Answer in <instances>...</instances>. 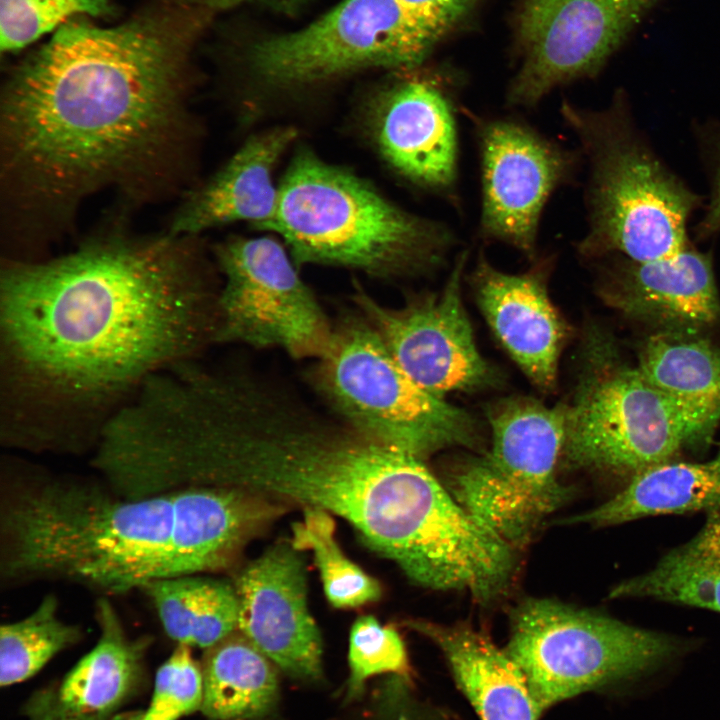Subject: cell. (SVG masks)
Listing matches in <instances>:
<instances>
[{"mask_svg":"<svg viewBox=\"0 0 720 720\" xmlns=\"http://www.w3.org/2000/svg\"><path fill=\"white\" fill-rule=\"evenodd\" d=\"M220 289L194 236L107 232L0 276V432L30 451L95 447L152 376L217 342Z\"/></svg>","mask_w":720,"mask_h":720,"instance_id":"1","label":"cell"},{"mask_svg":"<svg viewBox=\"0 0 720 720\" xmlns=\"http://www.w3.org/2000/svg\"><path fill=\"white\" fill-rule=\"evenodd\" d=\"M204 11L167 0L111 27L74 19L16 68L1 100L2 170L25 209L63 213L158 172L184 136Z\"/></svg>","mask_w":720,"mask_h":720,"instance_id":"2","label":"cell"},{"mask_svg":"<svg viewBox=\"0 0 720 720\" xmlns=\"http://www.w3.org/2000/svg\"><path fill=\"white\" fill-rule=\"evenodd\" d=\"M200 482L316 507L347 520L416 584L462 557L472 519L423 459L331 423L253 378L211 404L197 449Z\"/></svg>","mask_w":720,"mask_h":720,"instance_id":"3","label":"cell"},{"mask_svg":"<svg viewBox=\"0 0 720 720\" xmlns=\"http://www.w3.org/2000/svg\"><path fill=\"white\" fill-rule=\"evenodd\" d=\"M171 522V493L130 499L85 481L39 480L2 505L1 576L111 595L141 589L155 579Z\"/></svg>","mask_w":720,"mask_h":720,"instance_id":"4","label":"cell"},{"mask_svg":"<svg viewBox=\"0 0 720 720\" xmlns=\"http://www.w3.org/2000/svg\"><path fill=\"white\" fill-rule=\"evenodd\" d=\"M263 229L278 232L298 262L380 276L433 267L453 242L446 226L406 212L308 151L289 166L275 215Z\"/></svg>","mask_w":720,"mask_h":720,"instance_id":"5","label":"cell"},{"mask_svg":"<svg viewBox=\"0 0 720 720\" xmlns=\"http://www.w3.org/2000/svg\"><path fill=\"white\" fill-rule=\"evenodd\" d=\"M567 405L563 454L574 467L630 478L701 451L713 440L720 406L677 397L652 383L622 357L612 337L590 326Z\"/></svg>","mask_w":720,"mask_h":720,"instance_id":"6","label":"cell"},{"mask_svg":"<svg viewBox=\"0 0 720 720\" xmlns=\"http://www.w3.org/2000/svg\"><path fill=\"white\" fill-rule=\"evenodd\" d=\"M561 114L589 161V228L579 251L645 262L688 248L687 224L697 196L636 134L627 116L616 105L597 112L567 102Z\"/></svg>","mask_w":720,"mask_h":720,"instance_id":"7","label":"cell"},{"mask_svg":"<svg viewBox=\"0 0 720 720\" xmlns=\"http://www.w3.org/2000/svg\"><path fill=\"white\" fill-rule=\"evenodd\" d=\"M318 359L320 390L361 434L421 459L476 443L473 418L414 382L366 318L333 328Z\"/></svg>","mask_w":720,"mask_h":720,"instance_id":"8","label":"cell"},{"mask_svg":"<svg viewBox=\"0 0 720 720\" xmlns=\"http://www.w3.org/2000/svg\"><path fill=\"white\" fill-rule=\"evenodd\" d=\"M681 649L664 633L555 600L527 599L512 613L504 650L541 714L583 692L638 678Z\"/></svg>","mask_w":720,"mask_h":720,"instance_id":"9","label":"cell"},{"mask_svg":"<svg viewBox=\"0 0 720 720\" xmlns=\"http://www.w3.org/2000/svg\"><path fill=\"white\" fill-rule=\"evenodd\" d=\"M488 453L456 477L453 496L511 547L525 544L566 499L556 476L563 454L567 405L512 397L488 411Z\"/></svg>","mask_w":720,"mask_h":720,"instance_id":"10","label":"cell"},{"mask_svg":"<svg viewBox=\"0 0 720 720\" xmlns=\"http://www.w3.org/2000/svg\"><path fill=\"white\" fill-rule=\"evenodd\" d=\"M436 41L398 0H343L303 29L257 44L252 63L272 83L306 84L368 67L412 68Z\"/></svg>","mask_w":720,"mask_h":720,"instance_id":"11","label":"cell"},{"mask_svg":"<svg viewBox=\"0 0 720 720\" xmlns=\"http://www.w3.org/2000/svg\"><path fill=\"white\" fill-rule=\"evenodd\" d=\"M216 256L224 274L217 342L275 347L297 358L324 353L333 328L279 242L235 238Z\"/></svg>","mask_w":720,"mask_h":720,"instance_id":"12","label":"cell"},{"mask_svg":"<svg viewBox=\"0 0 720 720\" xmlns=\"http://www.w3.org/2000/svg\"><path fill=\"white\" fill-rule=\"evenodd\" d=\"M466 260L464 252L440 292L400 308L383 306L365 293L356 299L399 366L424 390L442 398L489 387L498 379L477 348L463 304Z\"/></svg>","mask_w":720,"mask_h":720,"instance_id":"13","label":"cell"},{"mask_svg":"<svg viewBox=\"0 0 720 720\" xmlns=\"http://www.w3.org/2000/svg\"><path fill=\"white\" fill-rule=\"evenodd\" d=\"M480 232L534 256L539 220L552 192L571 175L574 158L513 119L481 122Z\"/></svg>","mask_w":720,"mask_h":720,"instance_id":"14","label":"cell"},{"mask_svg":"<svg viewBox=\"0 0 720 720\" xmlns=\"http://www.w3.org/2000/svg\"><path fill=\"white\" fill-rule=\"evenodd\" d=\"M634 20L611 0H525L518 17L523 60L509 103L534 106L557 86L594 73Z\"/></svg>","mask_w":720,"mask_h":720,"instance_id":"15","label":"cell"},{"mask_svg":"<svg viewBox=\"0 0 720 720\" xmlns=\"http://www.w3.org/2000/svg\"><path fill=\"white\" fill-rule=\"evenodd\" d=\"M293 544H277L236 578L238 631L286 673L321 672L322 643L306 597L304 561Z\"/></svg>","mask_w":720,"mask_h":720,"instance_id":"16","label":"cell"},{"mask_svg":"<svg viewBox=\"0 0 720 720\" xmlns=\"http://www.w3.org/2000/svg\"><path fill=\"white\" fill-rule=\"evenodd\" d=\"M599 291L608 306L654 332L701 333L720 321L711 257L690 247L654 261L619 256Z\"/></svg>","mask_w":720,"mask_h":720,"instance_id":"17","label":"cell"},{"mask_svg":"<svg viewBox=\"0 0 720 720\" xmlns=\"http://www.w3.org/2000/svg\"><path fill=\"white\" fill-rule=\"evenodd\" d=\"M547 265L509 274L479 258L472 284L491 330L528 379L539 389L556 386L568 327L546 287Z\"/></svg>","mask_w":720,"mask_h":720,"instance_id":"18","label":"cell"},{"mask_svg":"<svg viewBox=\"0 0 720 720\" xmlns=\"http://www.w3.org/2000/svg\"><path fill=\"white\" fill-rule=\"evenodd\" d=\"M372 121L383 156L401 175L440 192L453 187L457 133L442 87L419 78L402 81L380 96Z\"/></svg>","mask_w":720,"mask_h":720,"instance_id":"19","label":"cell"},{"mask_svg":"<svg viewBox=\"0 0 720 720\" xmlns=\"http://www.w3.org/2000/svg\"><path fill=\"white\" fill-rule=\"evenodd\" d=\"M171 496L170 536L154 580L223 568L280 512L271 499L235 488L190 487Z\"/></svg>","mask_w":720,"mask_h":720,"instance_id":"20","label":"cell"},{"mask_svg":"<svg viewBox=\"0 0 720 720\" xmlns=\"http://www.w3.org/2000/svg\"><path fill=\"white\" fill-rule=\"evenodd\" d=\"M96 616V645L62 680L29 698L28 720H111L141 688L150 641L130 638L106 598L98 601Z\"/></svg>","mask_w":720,"mask_h":720,"instance_id":"21","label":"cell"},{"mask_svg":"<svg viewBox=\"0 0 720 720\" xmlns=\"http://www.w3.org/2000/svg\"><path fill=\"white\" fill-rule=\"evenodd\" d=\"M296 134L285 127L250 138L214 177L184 200L169 232L195 236L235 221H250L263 229L278 204L273 169Z\"/></svg>","mask_w":720,"mask_h":720,"instance_id":"22","label":"cell"},{"mask_svg":"<svg viewBox=\"0 0 720 720\" xmlns=\"http://www.w3.org/2000/svg\"><path fill=\"white\" fill-rule=\"evenodd\" d=\"M410 626L441 649L480 720H538L523 674L485 634L464 625L414 621Z\"/></svg>","mask_w":720,"mask_h":720,"instance_id":"23","label":"cell"},{"mask_svg":"<svg viewBox=\"0 0 720 720\" xmlns=\"http://www.w3.org/2000/svg\"><path fill=\"white\" fill-rule=\"evenodd\" d=\"M714 510H720V444L708 461L671 460L639 472L612 498L572 521L611 526L660 514Z\"/></svg>","mask_w":720,"mask_h":720,"instance_id":"24","label":"cell"},{"mask_svg":"<svg viewBox=\"0 0 720 720\" xmlns=\"http://www.w3.org/2000/svg\"><path fill=\"white\" fill-rule=\"evenodd\" d=\"M611 598H650L720 613V510L648 572L615 586Z\"/></svg>","mask_w":720,"mask_h":720,"instance_id":"25","label":"cell"},{"mask_svg":"<svg viewBox=\"0 0 720 720\" xmlns=\"http://www.w3.org/2000/svg\"><path fill=\"white\" fill-rule=\"evenodd\" d=\"M201 711L214 720L257 717L277 697V677L270 659L236 630L205 649Z\"/></svg>","mask_w":720,"mask_h":720,"instance_id":"26","label":"cell"},{"mask_svg":"<svg viewBox=\"0 0 720 720\" xmlns=\"http://www.w3.org/2000/svg\"><path fill=\"white\" fill-rule=\"evenodd\" d=\"M141 589L151 599L166 634L177 644L207 649L238 629L234 585L189 575L154 580Z\"/></svg>","mask_w":720,"mask_h":720,"instance_id":"27","label":"cell"},{"mask_svg":"<svg viewBox=\"0 0 720 720\" xmlns=\"http://www.w3.org/2000/svg\"><path fill=\"white\" fill-rule=\"evenodd\" d=\"M636 353L637 366L661 389L720 406V346L701 333L653 332Z\"/></svg>","mask_w":720,"mask_h":720,"instance_id":"28","label":"cell"},{"mask_svg":"<svg viewBox=\"0 0 720 720\" xmlns=\"http://www.w3.org/2000/svg\"><path fill=\"white\" fill-rule=\"evenodd\" d=\"M0 684L10 686L29 679L62 650L77 643L79 626L63 621L58 600L47 595L26 617L0 630Z\"/></svg>","mask_w":720,"mask_h":720,"instance_id":"29","label":"cell"},{"mask_svg":"<svg viewBox=\"0 0 720 720\" xmlns=\"http://www.w3.org/2000/svg\"><path fill=\"white\" fill-rule=\"evenodd\" d=\"M291 543L310 550L319 569L328 601L336 608H355L381 596L377 580L349 560L335 539V523L330 513L304 507L303 519L293 524Z\"/></svg>","mask_w":720,"mask_h":720,"instance_id":"30","label":"cell"},{"mask_svg":"<svg viewBox=\"0 0 720 720\" xmlns=\"http://www.w3.org/2000/svg\"><path fill=\"white\" fill-rule=\"evenodd\" d=\"M111 0H0V48L16 52L79 18L105 17Z\"/></svg>","mask_w":720,"mask_h":720,"instance_id":"31","label":"cell"},{"mask_svg":"<svg viewBox=\"0 0 720 720\" xmlns=\"http://www.w3.org/2000/svg\"><path fill=\"white\" fill-rule=\"evenodd\" d=\"M348 661L350 697L357 696L365 681L373 675L386 672L406 675L409 672L407 652L400 635L371 615L360 616L353 623Z\"/></svg>","mask_w":720,"mask_h":720,"instance_id":"32","label":"cell"},{"mask_svg":"<svg viewBox=\"0 0 720 720\" xmlns=\"http://www.w3.org/2000/svg\"><path fill=\"white\" fill-rule=\"evenodd\" d=\"M203 677L191 647L177 644L156 673L150 704L139 720H179L201 710Z\"/></svg>","mask_w":720,"mask_h":720,"instance_id":"33","label":"cell"},{"mask_svg":"<svg viewBox=\"0 0 720 720\" xmlns=\"http://www.w3.org/2000/svg\"><path fill=\"white\" fill-rule=\"evenodd\" d=\"M437 40L460 22L480 0H398Z\"/></svg>","mask_w":720,"mask_h":720,"instance_id":"34","label":"cell"},{"mask_svg":"<svg viewBox=\"0 0 720 720\" xmlns=\"http://www.w3.org/2000/svg\"><path fill=\"white\" fill-rule=\"evenodd\" d=\"M720 230V153L716 164L711 199L699 224V233L711 235Z\"/></svg>","mask_w":720,"mask_h":720,"instance_id":"35","label":"cell"},{"mask_svg":"<svg viewBox=\"0 0 720 720\" xmlns=\"http://www.w3.org/2000/svg\"><path fill=\"white\" fill-rule=\"evenodd\" d=\"M623 11L629 14L634 19L638 18L640 14L648 8L655 0H611Z\"/></svg>","mask_w":720,"mask_h":720,"instance_id":"36","label":"cell"},{"mask_svg":"<svg viewBox=\"0 0 720 720\" xmlns=\"http://www.w3.org/2000/svg\"><path fill=\"white\" fill-rule=\"evenodd\" d=\"M185 1L194 5H197L199 7H202L206 10L211 8H228L232 7L237 4H241L243 2L249 1V0H181ZM290 1V0H287Z\"/></svg>","mask_w":720,"mask_h":720,"instance_id":"37","label":"cell"}]
</instances>
